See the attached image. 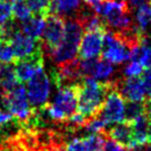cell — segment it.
Wrapping results in <instances>:
<instances>
[{"label":"cell","mask_w":151,"mask_h":151,"mask_svg":"<svg viewBox=\"0 0 151 151\" xmlns=\"http://www.w3.org/2000/svg\"><path fill=\"white\" fill-rule=\"evenodd\" d=\"M107 29H90L85 30V35H82L78 53L80 59H90L97 58L102 49L104 35Z\"/></svg>","instance_id":"cell-11"},{"label":"cell","mask_w":151,"mask_h":151,"mask_svg":"<svg viewBox=\"0 0 151 151\" xmlns=\"http://www.w3.org/2000/svg\"><path fill=\"white\" fill-rule=\"evenodd\" d=\"M150 4H151V2H150Z\"/></svg>","instance_id":"cell-35"},{"label":"cell","mask_w":151,"mask_h":151,"mask_svg":"<svg viewBox=\"0 0 151 151\" xmlns=\"http://www.w3.org/2000/svg\"><path fill=\"white\" fill-rule=\"evenodd\" d=\"M52 151H66V149H63V147H61V148H57V149H53Z\"/></svg>","instance_id":"cell-33"},{"label":"cell","mask_w":151,"mask_h":151,"mask_svg":"<svg viewBox=\"0 0 151 151\" xmlns=\"http://www.w3.org/2000/svg\"><path fill=\"white\" fill-rule=\"evenodd\" d=\"M51 80L46 71L41 69L28 81L26 93L31 108H41L48 104Z\"/></svg>","instance_id":"cell-5"},{"label":"cell","mask_w":151,"mask_h":151,"mask_svg":"<svg viewBox=\"0 0 151 151\" xmlns=\"http://www.w3.org/2000/svg\"><path fill=\"white\" fill-rule=\"evenodd\" d=\"M106 133L113 141H116L123 148L132 149L133 147H136L134 141H133L131 123L126 122V121L116 123V126L110 128L108 131H106Z\"/></svg>","instance_id":"cell-14"},{"label":"cell","mask_w":151,"mask_h":151,"mask_svg":"<svg viewBox=\"0 0 151 151\" xmlns=\"http://www.w3.org/2000/svg\"><path fill=\"white\" fill-rule=\"evenodd\" d=\"M151 119L143 113L139 118H137L134 121L131 122L132 133H133V141L134 145H142L148 142V132H149V127H150Z\"/></svg>","instance_id":"cell-17"},{"label":"cell","mask_w":151,"mask_h":151,"mask_svg":"<svg viewBox=\"0 0 151 151\" xmlns=\"http://www.w3.org/2000/svg\"><path fill=\"white\" fill-rule=\"evenodd\" d=\"M32 16L46 18L50 14L52 0H26Z\"/></svg>","instance_id":"cell-22"},{"label":"cell","mask_w":151,"mask_h":151,"mask_svg":"<svg viewBox=\"0 0 151 151\" xmlns=\"http://www.w3.org/2000/svg\"><path fill=\"white\" fill-rule=\"evenodd\" d=\"M102 1H110V0H102Z\"/></svg>","instance_id":"cell-34"},{"label":"cell","mask_w":151,"mask_h":151,"mask_svg":"<svg viewBox=\"0 0 151 151\" xmlns=\"http://www.w3.org/2000/svg\"><path fill=\"white\" fill-rule=\"evenodd\" d=\"M114 87L122 96L123 99H127L128 101H143L146 99L141 79H139L138 77L114 79Z\"/></svg>","instance_id":"cell-12"},{"label":"cell","mask_w":151,"mask_h":151,"mask_svg":"<svg viewBox=\"0 0 151 151\" xmlns=\"http://www.w3.org/2000/svg\"><path fill=\"white\" fill-rule=\"evenodd\" d=\"M143 113H146V104L143 101H129L124 106L123 121L131 123Z\"/></svg>","instance_id":"cell-21"},{"label":"cell","mask_w":151,"mask_h":151,"mask_svg":"<svg viewBox=\"0 0 151 151\" xmlns=\"http://www.w3.org/2000/svg\"><path fill=\"white\" fill-rule=\"evenodd\" d=\"M148 140L151 142V123H150V127H149V132H148Z\"/></svg>","instance_id":"cell-32"},{"label":"cell","mask_w":151,"mask_h":151,"mask_svg":"<svg viewBox=\"0 0 151 151\" xmlns=\"http://www.w3.org/2000/svg\"><path fill=\"white\" fill-rule=\"evenodd\" d=\"M129 60L138 61L143 68L151 69V38H142L137 47L132 48Z\"/></svg>","instance_id":"cell-16"},{"label":"cell","mask_w":151,"mask_h":151,"mask_svg":"<svg viewBox=\"0 0 151 151\" xmlns=\"http://www.w3.org/2000/svg\"><path fill=\"white\" fill-rule=\"evenodd\" d=\"M1 101L2 106L11 113V116L20 122H24L32 112V108L27 98L26 88L20 82L7 93L2 94Z\"/></svg>","instance_id":"cell-4"},{"label":"cell","mask_w":151,"mask_h":151,"mask_svg":"<svg viewBox=\"0 0 151 151\" xmlns=\"http://www.w3.org/2000/svg\"><path fill=\"white\" fill-rule=\"evenodd\" d=\"M113 75H114V67L112 63L104 58L102 59L97 58L91 78L97 79L98 81H110L112 80Z\"/></svg>","instance_id":"cell-20"},{"label":"cell","mask_w":151,"mask_h":151,"mask_svg":"<svg viewBox=\"0 0 151 151\" xmlns=\"http://www.w3.org/2000/svg\"><path fill=\"white\" fill-rule=\"evenodd\" d=\"M143 69L145 68L138 61L130 60V62L122 69V75L124 77H138V76L142 75Z\"/></svg>","instance_id":"cell-26"},{"label":"cell","mask_w":151,"mask_h":151,"mask_svg":"<svg viewBox=\"0 0 151 151\" xmlns=\"http://www.w3.org/2000/svg\"><path fill=\"white\" fill-rule=\"evenodd\" d=\"M80 5L81 0H52L50 14H55L63 19L75 18Z\"/></svg>","instance_id":"cell-15"},{"label":"cell","mask_w":151,"mask_h":151,"mask_svg":"<svg viewBox=\"0 0 151 151\" xmlns=\"http://www.w3.org/2000/svg\"><path fill=\"white\" fill-rule=\"evenodd\" d=\"M124 106L126 104H124L122 96L119 93L116 87H113L107 96L104 107L98 116L104 120L107 126L122 122L123 114H124Z\"/></svg>","instance_id":"cell-9"},{"label":"cell","mask_w":151,"mask_h":151,"mask_svg":"<svg viewBox=\"0 0 151 151\" xmlns=\"http://www.w3.org/2000/svg\"><path fill=\"white\" fill-rule=\"evenodd\" d=\"M12 18L11 2L6 0H0V27L4 26Z\"/></svg>","instance_id":"cell-25"},{"label":"cell","mask_w":151,"mask_h":151,"mask_svg":"<svg viewBox=\"0 0 151 151\" xmlns=\"http://www.w3.org/2000/svg\"><path fill=\"white\" fill-rule=\"evenodd\" d=\"M114 87V79L110 81H98L92 78H83L79 85L77 112L86 120L98 116L107 96Z\"/></svg>","instance_id":"cell-1"},{"label":"cell","mask_w":151,"mask_h":151,"mask_svg":"<svg viewBox=\"0 0 151 151\" xmlns=\"http://www.w3.org/2000/svg\"><path fill=\"white\" fill-rule=\"evenodd\" d=\"M11 8H12V16L18 21H24L31 16L26 0H11Z\"/></svg>","instance_id":"cell-23"},{"label":"cell","mask_w":151,"mask_h":151,"mask_svg":"<svg viewBox=\"0 0 151 151\" xmlns=\"http://www.w3.org/2000/svg\"><path fill=\"white\" fill-rule=\"evenodd\" d=\"M45 24H46V18L38 16H30L28 19L20 21V29L27 36L38 40L41 37Z\"/></svg>","instance_id":"cell-18"},{"label":"cell","mask_w":151,"mask_h":151,"mask_svg":"<svg viewBox=\"0 0 151 151\" xmlns=\"http://www.w3.org/2000/svg\"><path fill=\"white\" fill-rule=\"evenodd\" d=\"M0 62L1 63H12L14 62V56L12 48L7 40L0 39Z\"/></svg>","instance_id":"cell-24"},{"label":"cell","mask_w":151,"mask_h":151,"mask_svg":"<svg viewBox=\"0 0 151 151\" xmlns=\"http://www.w3.org/2000/svg\"><path fill=\"white\" fill-rule=\"evenodd\" d=\"M128 6V9L133 10V9H139L145 6H149L151 0H124Z\"/></svg>","instance_id":"cell-30"},{"label":"cell","mask_w":151,"mask_h":151,"mask_svg":"<svg viewBox=\"0 0 151 151\" xmlns=\"http://www.w3.org/2000/svg\"><path fill=\"white\" fill-rule=\"evenodd\" d=\"M7 41L10 43V46L12 48L14 61L32 55L38 48L41 47L40 40L36 41V39L29 37L24 32L21 31L20 24L14 29L12 32L10 33Z\"/></svg>","instance_id":"cell-10"},{"label":"cell","mask_w":151,"mask_h":151,"mask_svg":"<svg viewBox=\"0 0 151 151\" xmlns=\"http://www.w3.org/2000/svg\"><path fill=\"white\" fill-rule=\"evenodd\" d=\"M79 85L65 86L59 88L53 101L45 106L49 117L55 122H66L77 113Z\"/></svg>","instance_id":"cell-3"},{"label":"cell","mask_w":151,"mask_h":151,"mask_svg":"<svg viewBox=\"0 0 151 151\" xmlns=\"http://www.w3.org/2000/svg\"><path fill=\"white\" fill-rule=\"evenodd\" d=\"M16 137L8 140V141L0 143V151H24V149L19 145V142Z\"/></svg>","instance_id":"cell-28"},{"label":"cell","mask_w":151,"mask_h":151,"mask_svg":"<svg viewBox=\"0 0 151 151\" xmlns=\"http://www.w3.org/2000/svg\"><path fill=\"white\" fill-rule=\"evenodd\" d=\"M101 51H102L104 59L110 61L111 63L120 65L129 60L131 49L116 33L107 29V31L104 35Z\"/></svg>","instance_id":"cell-7"},{"label":"cell","mask_w":151,"mask_h":151,"mask_svg":"<svg viewBox=\"0 0 151 151\" xmlns=\"http://www.w3.org/2000/svg\"><path fill=\"white\" fill-rule=\"evenodd\" d=\"M102 151H127V150H126V148H123L120 145H118L116 141H113L112 139H108L107 138V140L104 141Z\"/></svg>","instance_id":"cell-29"},{"label":"cell","mask_w":151,"mask_h":151,"mask_svg":"<svg viewBox=\"0 0 151 151\" xmlns=\"http://www.w3.org/2000/svg\"><path fill=\"white\" fill-rule=\"evenodd\" d=\"M107 137L108 136L104 131L81 138H73L66 145V151H102Z\"/></svg>","instance_id":"cell-13"},{"label":"cell","mask_w":151,"mask_h":151,"mask_svg":"<svg viewBox=\"0 0 151 151\" xmlns=\"http://www.w3.org/2000/svg\"><path fill=\"white\" fill-rule=\"evenodd\" d=\"M138 30L142 38H151V7L145 6L137 9L136 21Z\"/></svg>","instance_id":"cell-19"},{"label":"cell","mask_w":151,"mask_h":151,"mask_svg":"<svg viewBox=\"0 0 151 151\" xmlns=\"http://www.w3.org/2000/svg\"><path fill=\"white\" fill-rule=\"evenodd\" d=\"M141 82L143 86L147 100L151 101V69H147L146 71L142 72Z\"/></svg>","instance_id":"cell-27"},{"label":"cell","mask_w":151,"mask_h":151,"mask_svg":"<svg viewBox=\"0 0 151 151\" xmlns=\"http://www.w3.org/2000/svg\"><path fill=\"white\" fill-rule=\"evenodd\" d=\"M85 29L75 18L67 19L65 22V35L59 46L48 53L49 58L57 65L69 62L77 58L79 45Z\"/></svg>","instance_id":"cell-2"},{"label":"cell","mask_w":151,"mask_h":151,"mask_svg":"<svg viewBox=\"0 0 151 151\" xmlns=\"http://www.w3.org/2000/svg\"><path fill=\"white\" fill-rule=\"evenodd\" d=\"M65 35V19L55 14H49L46 17L45 28L41 33V47L43 52L49 53L55 50L61 42Z\"/></svg>","instance_id":"cell-6"},{"label":"cell","mask_w":151,"mask_h":151,"mask_svg":"<svg viewBox=\"0 0 151 151\" xmlns=\"http://www.w3.org/2000/svg\"><path fill=\"white\" fill-rule=\"evenodd\" d=\"M45 52L42 47L38 48L32 55L16 60L14 62V73L18 82L24 83L29 81L39 70L43 69V61H45Z\"/></svg>","instance_id":"cell-8"},{"label":"cell","mask_w":151,"mask_h":151,"mask_svg":"<svg viewBox=\"0 0 151 151\" xmlns=\"http://www.w3.org/2000/svg\"><path fill=\"white\" fill-rule=\"evenodd\" d=\"M131 151H151V142H146L142 145H138V146L133 147Z\"/></svg>","instance_id":"cell-31"}]
</instances>
